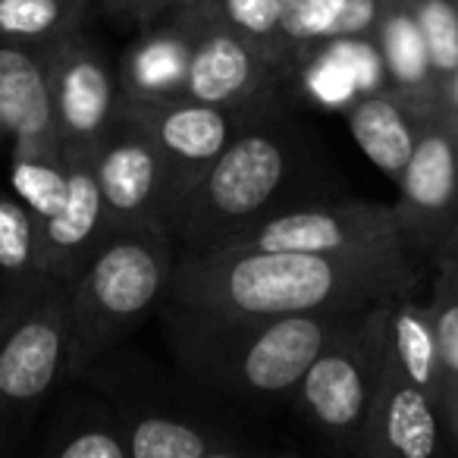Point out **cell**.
<instances>
[{
  "label": "cell",
  "instance_id": "ac0fdd59",
  "mask_svg": "<svg viewBox=\"0 0 458 458\" xmlns=\"http://www.w3.org/2000/svg\"><path fill=\"white\" fill-rule=\"evenodd\" d=\"M295 72L327 45L355 41L377 26L380 0H280Z\"/></svg>",
  "mask_w": 458,
  "mask_h": 458
},
{
  "label": "cell",
  "instance_id": "ba28073f",
  "mask_svg": "<svg viewBox=\"0 0 458 458\" xmlns=\"http://www.w3.org/2000/svg\"><path fill=\"white\" fill-rule=\"evenodd\" d=\"M0 120L10 141L16 195L45 216L64 198V139L45 51L0 41Z\"/></svg>",
  "mask_w": 458,
  "mask_h": 458
},
{
  "label": "cell",
  "instance_id": "8fae6325",
  "mask_svg": "<svg viewBox=\"0 0 458 458\" xmlns=\"http://www.w3.org/2000/svg\"><path fill=\"white\" fill-rule=\"evenodd\" d=\"M233 245L264 251H327V255L399 251V223L389 210L361 208V204H295L258 223Z\"/></svg>",
  "mask_w": 458,
  "mask_h": 458
},
{
  "label": "cell",
  "instance_id": "52a82bcc",
  "mask_svg": "<svg viewBox=\"0 0 458 458\" xmlns=\"http://www.w3.org/2000/svg\"><path fill=\"white\" fill-rule=\"evenodd\" d=\"M64 380L70 383V286L47 276L0 349V452L20 445Z\"/></svg>",
  "mask_w": 458,
  "mask_h": 458
},
{
  "label": "cell",
  "instance_id": "5b68a950",
  "mask_svg": "<svg viewBox=\"0 0 458 458\" xmlns=\"http://www.w3.org/2000/svg\"><path fill=\"white\" fill-rule=\"evenodd\" d=\"M185 377V374H182ZM79 380H91L120 411L129 458H229L261 452L242 430L210 408L216 399L191 377L170 380L139 355L107 352Z\"/></svg>",
  "mask_w": 458,
  "mask_h": 458
},
{
  "label": "cell",
  "instance_id": "603a6c76",
  "mask_svg": "<svg viewBox=\"0 0 458 458\" xmlns=\"http://www.w3.org/2000/svg\"><path fill=\"white\" fill-rule=\"evenodd\" d=\"M201 10H210L233 32L242 35L283 79L295 72L293 45H289L286 22H283L280 0H210Z\"/></svg>",
  "mask_w": 458,
  "mask_h": 458
},
{
  "label": "cell",
  "instance_id": "8992f818",
  "mask_svg": "<svg viewBox=\"0 0 458 458\" xmlns=\"http://www.w3.org/2000/svg\"><path fill=\"white\" fill-rule=\"evenodd\" d=\"M386 324L389 308L383 301L352 311L295 389L305 420L339 449H368Z\"/></svg>",
  "mask_w": 458,
  "mask_h": 458
},
{
  "label": "cell",
  "instance_id": "5bb4252c",
  "mask_svg": "<svg viewBox=\"0 0 458 458\" xmlns=\"http://www.w3.org/2000/svg\"><path fill=\"white\" fill-rule=\"evenodd\" d=\"M95 170L114 229L135 223H170L164 164L139 123L123 114L116 116L107 139L95 148Z\"/></svg>",
  "mask_w": 458,
  "mask_h": 458
},
{
  "label": "cell",
  "instance_id": "1f68e13d",
  "mask_svg": "<svg viewBox=\"0 0 458 458\" xmlns=\"http://www.w3.org/2000/svg\"><path fill=\"white\" fill-rule=\"evenodd\" d=\"M82 4H85V7H91V0H82Z\"/></svg>",
  "mask_w": 458,
  "mask_h": 458
},
{
  "label": "cell",
  "instance_id": "484cf974",
  "mask_svg": "<svg viewBox=\"0 0 458 458\" xmlns=\"http://www.w3.org/2000/svg\"><path fill=\"white\" fill-rule=\"evenodd\" d=\"M414 16L424 32L430 66L437 72L458 70V13L449 0H418Z\"/></svg>",
  "mask_w": 458,
  "mask_h": 458
},
{
  "label": "cell",
  "instance_id": "9a60e30c",
  "mask_svg": "<svg viewBox=\"0 0 458 458\" xmlns=\"http://www.w3.org/2000/svg\"><path fill=\"white\" fill-rule=\"evenodd\" d=\"M368 449L402 458H430L437 452L430 393L418 386L389 352H383L380 383L368 424Z\"/></svg>",
  "mask_w": 458,
  "mask_h": 458
},
{
  "label": "cell",
  "instance_id": "cb8c5ba5",
  "mask_svg": "<svg viewBox=\"0 0 458 458\" xmlns=\"http://www.w3.org/2000/svg\"><path fill=\"white\" fill-rule=\"evenodd\" d=\"M402 195L414 214H437L449 204L455 191V151L449 139L439 132H427L418 139L411 160L402 170Z\"/></svg>",
  "mask_w": 458,
  "mask_h": 458
},
{
  "label": "cell",
  "instance_id": "4fadbf2b",
  "mask_svg": "<svg viewBox=\"0 0 458 458\" xmlns=\"http://www.w3.org/2000/svg\"><path fill=\"white\" fill-rule=\"evenodd\" d=\"M47 79L64 151H95L120 116V76L110 70L107 57L76 32L47 54Z\"/></svg>",
  "mask_w": 458,
  "mask_h": 458
},
{
  "label": "cell",
  "instance_id": "f1b7e54d",
  "mask_svg": "<svg viewBox=\"0 0 458 458\" xmlns=\"http://www.w3.org/2000/svg\"><path fill=\"white\" fill-rule=\"evenodd\" d=\"M47 280V276H45ZM38 289V283L35 286H10V289H0V349H4V343H7L10 330H13L16 318L22 314V308H26V301L32 299V293Z\"/></svg>",
  "mask_w": 458,
  "mask_h": 458
},
{
  "label": "cell",
  "instance_id": "44dd1931",
  "mask_svg": "<svg viewBox=\"0 0 458 458\" xmlns=\"http://www.w3.org/2000/svg\"><path fill=\"white\" fill-rule=\"evenodd\" d=\"M89 7L82 0H0V41L51 54L82 32Z\"/></svg>",
  "mask_w": 458,
  "mask_h": 458
},
{
  "label": "cell",
  "instance_id": "ffe728a7",
  "mask_svg": "<svg viewBox=\"0 0 458 458\" xmlns=\"http://www.w3.org/2000/svg\"><path fill=\"white\" fill-rule=\"evenodd\" d=\"M349 129L355 135L358 148L380 166L383 173L402 176L405 164L414 154L411 123L402 114V107L386 95H370L361 98L355 107L349 110Z\"/></svg>",
  "mask_w": 458,
  "mask_h": 458
},
{
  "label": "cell",
  "instance_id": "30bf717a",
  "mask_svg": "<svg viewBox=\"0 0 458 458\" xmlns=\"http://www.w3.org/2000/svg\"><path fill=\"white\" fill-rule=\"evenodd\" d=\"M189 29V66L182 95L220 104L249 116L274 114L276 85L283 76L210 10H176Z\"/></svg>",
  "mask_w": 458,
  "mask_h": 458
},
{
  "label": "cell",
  "instance_id": "e0dca14e",
  "mask_svg": "<svg viewBox=\"0 0 458 458\" xmlns=\"http://www.w3.org/2000/svg\"><path fill=\"white\" fill-rule=\"evenodd\" d=\"M170 22L141 29L120 64L123 95H179L189 66V29L182 13L166 10Z\"/></svg>",
  "mask_w": 458,
  "mask_h": 458
},
{
  "label": "cell",
  "instance_id": "7402d4cb",
  "mask_svg": "<svg viewBox=\"0 0 458 458\" xmlns=\"http://www.w3.org/2000/svg\"><path fill=\"white\" fill-rule=\"evenodd\" d=\"M38 251V214L16 189H0V289L45 280Z\"/></svg>",
  "mask_w": 458,
  "mask_h": 458
},
{
  "label": "cell",
  "instance_id": "83f0119b",
  "mask_svg": "<svg viewBox=\"0 0 458 458\" xmlns=\"http://www.w3.org/2000/svg\"><path fill=\"white\" fill-rule=\"evenodd\" d=\"M433 336H437L439 364H443L449 374L458 377V305H449L439 314L437 327H433Z\"/></svg>",
  "mask_w": 458,
  "mask_h": 458
},
{
  "label": "cell",
  "instance_id": "7a4b0ae2",
  "mask_svg": "<svg viewBox=\"0 0 458 458\" xmlns=\"http://www.w3.org/2000/svg\"><path fill=\"white\" fill-rule=\"evenodd\" d=\"M179 370L216 399L270 402L299 389L305 370L352 311L333 314H220L157 305Z\"/></svg>",
  "mask_w": 458,
  "mask_h": 458
},
{
  "label": "cell",
  "instance_id": "6da1fadb",
  "mask_svg": "<svg viewBox=\"0 0 458 458\" xmlns=\"http://www.w3.org/2000/svg\"><path fill=\"white\" fill-rule=\"evenodd\" d=\"M402 280L399 251L216 249L176 255L164 299L220 314H333L383 301Z\"/></svg>",
  "mask_w": 458,
  "mask_h": 458
},
{
  "label": "cell",
  "instance_id": "4316f807",
  "mask_svg": "<svg viewBox=\"0 0 458 458\" xmlns=\"http://www.w3.org/2000/svg\"><path fill=\"white\" fill-rule=\"evenodd\" d=\"M101 7L110 20L145 29L173 7V0H101Z\"/></svg>",
  "mask_w": 458,
  "mask_h": 458
},
{
  "label": "cell",
  "instance_id": "2e32d148",
  "mask_svg": "<svg viewBox=\"0 0 458 458\" xmlns=\"http://www.w3.org/2000/svg\"><path fill=\"white\" fill-rule=\"evenodd\" d=\"M38 452L54 458H129V439L107 395H72L51 414Z\"/></svg>",
  "mask_w": 458,
  "mask_h": 458
},
{
  "label": "cell",
  "instance_id": "277c9868",
  "mask_svg": "<svg viewBox=\"0 0 458 458\" xmlns=\"http://www.w3.org/2000/svg\"><path fill=\"white\" fill-rule=\"evenodd\" d=\"M176 255L166 223L114 229L95 261L70 283V383L157 311Z\"/></svg>",
  "mask_w": 458,
  "mask_h": 458
},
{
  "label": "cell",
  "instance_id": "3957f363",
  "mask_svg": "<svg viewBox=\"0 0 458 458\" xmlns=\"http://www.w3.org/2000/svg\"><path fill=\"white\" fill-rule=\"evenodd\" d=\"M301 139L280 116L249 123L170 216L179 255H208L295 208L305 179Z\"/></svg>",
  "mask_w": 458,
  "mask_h": 458
},
{
  "label": "cell",
  "instance_id": "7c38bea8",
  "mask_svg": "<svg viewBox=\"0 0 458 458\" xmlns=\"http://www.w3.org/2000/svg\"><path fill=\"white\" fill-rule=\"evenodd\" d=\"M114 236L107 201L95 170V151H64V198L54 210L38 216L41 267L60 283H76V276L95 261L98 251Z\"/></svg>",
  "mask_w": 458,
  "mask_h": 458
},
{
  "label": "cell",
  "instance_id": "d4e9b609",
  "mask_svg": "<svg viewBox=\"0 0 458 458\" xmlns=\"http://www.w3.org/2000/svg\"><path fill=\"white\" fill-rule=\"evenodd\" d=\"M386 352L427 393L437 386V370H439L437 336H433V327L418 311H411V308H393L389 311Z\"/></svg>",
  "mask_w": 458,
  "mask_h": 458
},
{
  "label": "cell",
  "instance_id": "9c48e42d",
  "mask_svg": "<svg viewBox=\"0 0 458 458\" xmlns=\"http://www.w3.org/2000/svg\"><path fill=\"white\" fill-rule=\"evenodd\" d=\"M120 114L139 123L154 141L170 189V216L191 185L210 170L255 116L189 95H120ZM261 120V116H258ZM170 226V223H166Z\"/></svg>",
  "mask_w": 458,
  "mask_h": 458
},
{
  "label": "cell",
  "instance_id": "f546056e",
  "mask_svg": "<svg viewBox=\"0 0 458 458\" xmlns=\"http://www.w3.org/2000/svg\"><path fill=\"white\" fill-rule=\"evenodd\" d=\"M204 4H210V0H173L170 10H185L189 13V10H201Z\"/></svg>",
  "mask_w": 458,
  "mask_h": 458
},
{
  "label": "cell",
  "instance_id": "d6986e66",
  "mask_svg": "<svg viewBox=\"0 0 458 458\" xmlns=\"http://www.w3.org/2000/svg\"><path fill=\"white\" fill-rule=\"evenodd\" d=\"M377 26H380L383 66L393 85L402 95H418L420 89H427L433 66L411 0H380Z\"/></svg>",
  "mask_w": 458,
  "mask_h": 458
},
{
  "label": "cell",
  "instance_id": "4dcf8cb0",
  "mask_svg": "<svg viewBox=\"0 0 458 458\" xmlns=\"http://www.w3.org/2000/svg\"><path fill=\"white\" fill-rule=\"evenodd\" d=\"M0 139H7V132H4V120H0Z\"/></svg>",
  "mask_w": 458,
  "mask_h": 458
}]
</instances>
